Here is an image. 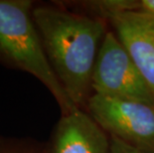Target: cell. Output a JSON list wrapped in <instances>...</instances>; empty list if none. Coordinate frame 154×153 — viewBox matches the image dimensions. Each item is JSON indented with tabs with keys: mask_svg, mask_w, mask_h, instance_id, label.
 <instances>
[{
	"mask_svg": "<svg viewBox=\"0 0 154 153\" xmlns=\"http://www.w3.org/2000/svg\"><path fill=\"white\" fill-rule=\"evenodd\" d=\"M33 19L55 76L71 102L86 110L106 22L54 4L34 6Z\"/></svg>",
	"mask_w": 154,
	"mask_h": 153,
	"instance_id": "6da1fadb",
	"label": "cell"
},
{
	"mask_svg": "<svg viewBox=\"0 0 154 153\" xmlns=\"http://www.w3.org/2000/svg\"><path fill=\"white\" fill-rule=\"evenodd\" d=\"M34 6L30 0H0V64L37 78L66 115L80 109L68 97L49 64L33 19Z\"/></svg>",
	"mask_w": 154,
	"mask_h": 153,
	"instance_id": "7a4b0ae2",
	"label": "cell"
},
{
	"mask_svg": "<svg viewBox=\"0 0 154 153\" xmlns=\"http://www.w3.org/2000/svg\"><path fill=\"white\" fill-rule=\"evenodd\" d=\"M93 93L154 106V92L112 32L104 36L91 76Z\"/></svg>",
	"mask_w": 154,
	"mask_h": 153,
	"instance_id": "3957f363",
	"label": "cell"
},
{
	"mask_svg": "<svg viewBox=\"0 0 154 153\" xmlns=\"http://www.w3.org/2000/svg\"><path fill=\"white\" fill-rule=\"evenodd\" d=\"M86 112L110 136L143 153H154V106L91 93Z\"/></svg>",
	"mask_w": 154,
	"mask_h": 153,
	"instance_id": "277c9868",
	"label": "cell"
},
{
	"mask_svg": "<svg viewBox=\"0 0 154 153\" xmlns=\"http://www.w3.org/2000/svg\"><path fill=\"white\" fill-rule=\"evenodd\" d=\"M116 35L154 92V15L113 8L107 1L91 2Z\"/></svg>",
	"mask_w": 154,
	"mask_h": 153,
	"instance_id": "5b68a950",
	"label": "cell"
},
{
	"mask_svg": "<svg viewBox=\"0 0 154 153\" xmlns=\"http://www.w3.org/2000/svg\"><path fill=\"white\" fill-rule=\"evenodd\" d=\"M44 153H110V138L83 109L62 115Z\"/></svg>",
	"mask_w": 154,
	"mask_h": 153,
	"instance_id": "8992f818",
	"label": "cell"
},
{
	"mask_svg": "<svg viewBox=\"0 0 154 153\" xmlns=\"http://www.w3.org/2000/svg\"><path fill=\"white\" fill-rule=\"evenodd\" d=\"M0 153H44V147L28 139L0 135Z\"/></svg>",
	"mask_w": 154,
	"mask_h": 153,
	"instance_id": "52a82bcc",
	"label": "cell"
},
{
	"mask_svg": "<svg viewBox=\"0 0 154 153\" xmlns=\"http://www.w3.org/2000/svg\"><path fill=\"white\" fill-rule=\"evenodd\" d=\"M107 3L113 8L120 10L135 11L154 15V0H111Z\"/></svg>",
	"mask_w": 154,
	"mask_h": 153,
	"instance_id": "ba28073f",
	"label": "cell"
},
{
	"mask_svg": "<svg viewBox=\"0 0 154 153\" xmlns=\"http://www.w3.org/2000/svg\"><path fill=\"white\" fill-rule=\"evenodd\" d=\"M110 153H143L137 150L132 146H130L120 139L110 136Z\"/></svg>",
	"mask_w": 154,
	"mask_h": 153,
	"instance_id": "9c48e42d",
	"label": "cell"
}]
</instances>
